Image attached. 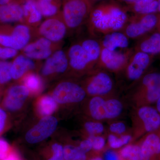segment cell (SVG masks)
Returning a JSON list of instances; mask_svg holds the SVG:
<instances>
[{
	"label": "cell",
	"instance_id": "6da1fadb",
	"mask_svg": "<svg viewBox=\"0 0 160 160\" xmlns=\"http://www.w3.org/2000/svg\"><path fill=\"white\" fill-rule=\"evenodd\" d=\"M128 12L126 6L116 0H103L95 4L86 24L90 36L96 38L122 31L129 20Z\"/></svg>",
	"mask_w": 160,
	"mask_h": 160
},
{
	"label": "cell",
	"instance_id": "7a4b0ae2",
	"mask_svg": "<svg viewBox=\"0 0 160 160\" xmlns=\"http://www.w3.org/2000/svg\"><path fill=\"white\" fill-rule=\"evenodd\" d=\"M101 50L99 41L91 36L75 41L66 50L69 68L83 72L97 66Z\"/></svg>",
	"mask_w": 160,
	"mask_h": 160
},
{
	"label": "cell",
	"instance_id": "3957f363",
	"mask_svg": "<svg viewBox=\"0 0 160 160\" xmlns=\"http://www.w3.org/2000/svg\"><path fill=\"white\" fill-rule=\"evenodd\" d=\"M36 28H31L22 23L14 26L1 24L0 45L22 50L27 44L38 38Z\"/></svg>",
	"mask_w": 160,
	"mask_h": 160
},
{
	"label": "cell",
	"instance_id": "277c9868",
	"mask_svg": "<svg viewBox=\"0 0 160 160\" xmlns=\"http://www.w3.org/2000/svg\"><path fill=\"white\" fill-rule=\"evenodd\" d=\"M138 82L133 95L137 105L139 107L156 103L160 96V72H147Z\"/></svg>",
	"mask_w": 160,
	"mask_h": 160
},
{
	"label": "cell",
	"instance_id": "5b68a950",
	"mask_svg": "<svg viewBox=\"0 0 160 160\" xmlns=\"http://www.w3.org/2000/svg\"><path fill=\"white\" fill-rule=\"evenodd\" d=\"M62 6L63 18L69 31L86 25L92 7L88 0H63Z\"/></svg>",
	"mask_w": 160,
	"mask_h": 160
},
{
	"label": "cell",
	"instance_id": "8992f818",
	"mask_svg": "<svg viewBox=\"0 0 160 160\" xmlns=\"http://www.w3.org/2000/svg\"><path fill=\"white\" fill-rule=\"evenodd\" d=\"M158 16L159 13L133 14L121 31L129 38H141L156 29Z\"/></svg>",
	"mask_w": 160,
	"mask_h": 160
},
{
	"label": "cell",
	"instance_id": "52a82bcc",
	"mask_svg": "<svg viewBox=\"0 0 160 160\" xmlns=\"http://www.w3.org/2000/svg\"><path fill=\"white\" fill-rule=\"evenodd\" d=\"M123 108L119 100L115 98L105 100L102 96L93 97L89 104L91 117L98 121L115 118L119 116Z\"/></svg>",
	"mask_w": 160,
	"mask_h": 160
},
{
	"label": "cell",
	"instance_id": "ba28073f",
	"mask_svg": "<svg viewBox=\"0 0 160 160\" xmlns=\"http://www.w3.org/2000/svg\"><path fill=\"white\" fill-rule=\"evenodd\" d=\"M69 31L61 10L53 16L46 18L36 28L38 38H46L54 42H63Z\"/></svg>",
	"mask_w": 160,
	"mask_h": 160
},
{
	"label": "cell",
	"instance_id": "9c48e42d",
	"mask_svg": "<svg viewBox=\"0 0 160 160\" xmlns=\"http://www.w3.org/2000/svg\"><path fill=\"white\" fill-rule=\"evenodd\" d=\"M134 51L132 49L110 51L102 47L97 66L112 72L123 71Z\"/></svg>",
	"mask_w": 160,
	"mask_h": 160
},
{
	"label": "cell",
	"instance_id": "30bf717a",
	"mask_svg": "<svg viewBox=\"0 0 160 160\" xmlns=\"http://www.w3.org/2000/svg\"><path fill=\"white\" fill-rule=\"evenodd\" d=\"M63 42H54L40 37L29 42L22 50V54L35 61L46 60L55 52L61 49Z\"/></svg>",
	"mask_w": 160,
	"mask_h": 160
},
{
	"label": "cell",
	"instance_id": "8fae6325",
	"mask_svg": "<svg viewBox=\"0 0 160 160\" xmlns=\"http://www.w3.org/2000/svg\"><path fill=\"white\" fill-rule=\"evenodd\" d=\"M86 95V90L82 87L70 81L58 84L52 93L54 100L61 104L79 102L85 98Z\"/></svg>",
	"mask_w": 160,
	"mask_h": 160
},
{
	"label": "cell",
	"instance_id": "7c38bea8",
	"mask_svg": "<svg viewBox=\"0 0 160 160\" xmlns=\"http://www.w3.org/2000/svg\"><path fill=\"white\" fill-rule=\"evenodd\" d=\"M153 57L134 50L123 70H125L127 79L131 82H138L146 73L152 62Z\"/></svg>",
	"mask_w": 160,
	"mask_h": 160
},
{
	"label": "cell",
	"instance_id": "4fadbf2b",
	"mask_svg": "<svg viewBox=\"0 0 160 160\" xmlns=\"http://www.w3.org/2000/svg\"><path fill=\"white\" fill-rule=\"evenodd\" d=\"M136 114L140 134L160 131V114L156 108L150 106H139Z\"/></svg>",
	"mask_w": 160,
	"mask_h": 160
},
{
	"label": "cell",
	"instance_id": "5bb4252c",
	"mask_svg": "<svg viewBox=\"0 0 160 160\" xmlns=\"http://www.w3.org/2000/svg\"><path fill=\"white\" fill-rule=\"evenodd\" d=\"M114 87V82L109 73L97 72L87 81L86 92L92 96H102L108 94Z\"/></svg>",
	"mask_w": 160,
	"mask_h": 160
},
{
	"label": "cell",
	"instance_id": "9a60e30c",
	"mask_svg": "<svg viewBox=\"0 0 160 160\" xmlns=\"http://www.w3.org/2000/svg\"><path fill=\"white\" fill-rule=\"evenodd\" d=\"M58 120L52 116L45 117L27 132L26 139L28 142L34 144L49 137L56 129Z\"/></svg>",
	"mask_w": 160,
	"mask_h": 160
},
{
	"label": "cell",
	"instance_id": "2e32d148",
	"mask_svg": "<svg viewBox=\"0 0 160 160\" xmlns=\"http://www.w3.org/2000/svg\"><path fill=\"white\" fill-rule=\"evenodd\" d=\"M69 68V60L66 51L60 49L46 59L42 67L44 76L63 73Z\"/></svg>",
	"mask_w": 160,
	"mask_h": 160
},
{
	"label": "cell",
	"instance_id": "e0dca14e",
	"mask_svg": "<svg viewBox=\"0 0 160 160\" xmlns=\"http://www.w3.org/2000/svg\"><path fill=\"white\" fill-rule=\"evenodd\" d=\"M29 92L24 85H16L9 88L4 101L6 109L11 111L20 109L24 104Z\"/></svg>",
	"mask_w": 160,
	"mask_h": 160
},
{
	"label": "cell",
	"instance_id": "ac0fdd59",
	"mask_svg": "<svg viewBox=\"0 0 160 160\" xmlns=\"http://www.w3.org/2000/svg\"><path fill=\"white\" fill-rule=\"evenodd\" d=\"M143 160H156L160 152V131L146 134L141 146Z\"/></svg>",
	"mask_w": 160,
	"mask_h": 160
},
{
	"label": "cell",
	"instance_id": "d6986e66",
	"mask_svg": "<svg viewBox=\"0 0 160 160\" xmlns=\"http://www.w3.org/2000/svg\"><path fill=\"white\" fill-rule=\"evenodd\" d=\"M134 49L152 56L160 54V33L157 31H152L144 36L141 38Z\"/></svg>",
	"mask_w": 160,
	"mask_h": 160
},
{
	"label": "cell",
	"instance_id": "ffe728a7",
	"mask_svg": "<svg viewBox=\"0 0 160 160\" xmlns=\"http://www.w3.org/2000/svg\"><path fill=\"white\" fill-rule=\"evenodd\" d=\"M22 7L24 15L22 24L31 28H38L42 22L43 16L38 8L36 0H26Z\"/></svg>",
	"mask_w": 160,
	"mask_h": 160
},
{
	"label": "cell",
	"instance_id": "44dd1931",
	"mask_svg": "<svg viewBox=\"0 0 160 160\" xmlns=\"http://www.w3.org/2000/svg\"><path fill=\"white\" fill-rule=\"evenodd\" d=\"M103 48L115 51L117 49H127L129 46V38L122 31L111 32L104 36L100 41Z\"/></svg>",
	"mask_w": 160,
	"mask_h": 160
},
{
	"label": "cell",
	"instance_id": "7402d4cb",
	"mask_svg": "<svg viewBox=\"0 0 160 160\" xmlns=\"http://www.w3.org/2000/svg\"><path fill=\"white\" fill-rule=\"evenodd\" d=\"M24 12L22 5H0V25L22 22Z\"/></svg>",
	"mask_w": 160,
	"mask_h": 160
},
{
	"label": "cell",
	"instance_id": "603a6c76",
	"mask_svg": "<svg viewBox=\"0 0 160 160\" xmlns=\"http://www.w3.org/2000/svg\"><path fill=\"white\" fill-rule=\"evenodd\" d=\"M34 61L22 54L17 56L12 62L11 72L12 78L19 79L28 72L34 69L36 67Z\"/></svg>",
	"mask_w": 160,
	"mask_h": 160
},
{
	"label": "cell",
	"instance_id": "cb8c5ba5",
	"mask_svg": "<svg viewBox=\"0 0 160 160\" xmlns=\"http://www.w3.org/2000/svg\"><path fill=\"white\" fill-rule=\"evenodd\" d=\"M125 6L128 11L133 14L158 13V0H142L134 4Z\"/></svg>",
	"mask_w": 160,
	"mask_h": 160
},
{
	"label": "cell",
	"instance_id": "d4e9b609",
	"mask_svg": "<svg viewBox=\"0 0 160 160\" xmlns=\"http://www.w3.org/2000/svg\"><path fill=\"white\" fill-rule=\"evenodd\" d=\"M41 14L44 17H51L57 14L61 10V0H36Z\"/></svg>",
	"mask_w": 160,
	"mask_h": 160
},
{
	"label": "cell",
	"instance_id": "484cf974",
	"mask_svg": "<svg viewBox=\"0 0 160 160\" xmlns=\"http://www.w3.org/2000/svg\"><path fill=\"white\" fill-rule=\"evenodd\" d=\"M22 81L23 85L28 89L29 92L35 94L42 90V80L38 75L33 72H27L23 77Z\"/></svg>",
	"mask_w": 160,
	"mask_h": 160
},
{
	"label": "cell",
	"instance_id": "4316f807",
	"mask_svg": "<svg viewBox=\"0 0 160 160\" xmlns=\"http://www.w3.org/2000/svg\"><path fill=\"white\" fill-rule=\"evenodd\" d=\"M57 108L56 101L53 97L45 96L40 98L38 103V109L43 116H49Z\"/></svg>",
	"mask_w": 160,
	"mask_h": 160
},
{
	"label": "cell",
	"instance_id": "83f0119b",
	"mask_svg": "<svg viewBox=\"0 0 160 160\" xmlns=\"http://www.w3.org/2000/svg\"><path fill=\"white\" fill-rule=\"evenodd\" d=\"M121 156L127 160H143L141 146L135 145L125 146L120 152Z\"/></svg>",
	"mask_w": 160,
	"mask_h": 160
},
{
	"label": "cell",
	"instance_id": "f1b7e54d",
	"mask_svg": "<svg viewBox=\"0 0 160 160\" xmlns=\"http://www.w3.org/2000/svg\"><path fill=\"white\" fill-rule=\"evenodd\" d=\"M63 152L66 160H86V153L79 147L68 145L64 147Z\"/></svg>",
	"mask_w": 160,
	"mask_h": 160
},
{
	"label": "cell",
	"instance_id": "f546056e",
	"mask_svg": "<svg viewBox=\"0 0 160 160\" xmlns=\"http://www.w3.org/2000/svg\"><path fill=\"white\" fill-rule=\"evenodd\" d=\"M132 136L130 135H125L118 137L114 134H109L108 142L109 146L112 149H118L126 146L131 141Z\"/></svg>",
	"mask_w": 160,
	"mask_h": 160
},
{
	"label": "cell",
	"instance_id": "4dcf8cb0",
	"mask_svg": "<svg viewBox=\"0 0 160 160\" xmlns=\"http://www.w3.org/2000/svg\"><path fill=\"white\" fill-rule=\"evenodd\" d=\"M12 62L0 60V84H5L12 79L11 72Z\"/></svg>",
	"mask_w": 160,
	"mask_h": 160
},
{
	"label": "cell",
	"instance_id": "1f68e13d",
	"mask_svg": "<svg viewBox=\"0 0 160 160\" xmlns=\"http://www.w3.org/2000/svg\"><path fill=\"white\" fill-rule=\"evenodd\" d=\"M85 128L90 135L101 134L104 130V126L100 122H87L85 124Z\"/></svg>",
	"mask_w": 160,
	"mask_h": 160
},
{
	"label": "cell",
	"instance_id": "d6a6232c",
	"mask_svg": "<svg viewBox=\"0 0 160 160\" xmlns=\"http://www.w3.org/2000/svg\"><path fill=\"white\" fill-rule=\"evenodd\" d=\"M18 50L0 45V59L6 60L16 56Z\"/></svg>",
	"mask_w": 160,
	"mask_h": 160
},
{
	"label": "cell",
	"instance_id": "836d02e7",
	"mask_svg": "<svg viewBox=\"0 0 160 160\" xmlns=\"http://www.w3.org/2000/svg\"><path fill=\"white\" fill-rule=\"evenodd\" d=\"M88 139L91 141L92 148L96 150H101L106 144L105 139L100 136L91 135Z\"/></svg>",
	"mask_w": 160,
	"mask_h": 160
},
{
	"label": "cell",
	"instance_id": "e575fe53",
	"mask_svg": "<svg viewBox=\"0 0 160 160\" xmlns=\"http://www.w3.org/2000/svg\"><path fill=\"white\" fill-rule=\"evenodd\" d=\"M52 149L53 156L48 160H64V152L62 146L55 144L52 146Z\"/></svg>",
	"mask_w": 160,
	"mask_h": 160
},
{
	"label": "cell",
	"instance_id": "d590c367",
	"mask_svg": "<svg viewBox=\"0 0 160 160\" xmlns=\"http://www.w3.org/2000/svg\"><path fill=\"white\" fill-rule=\"evenodd\" d=\"M109 130L112 133L117 134H122L126 131V125L122 122L112 123L109 127Z\"/></svg>",
	"mask_w": 160,
	"mask_h": 160
},
{
	"label": "cell",
	"instance_id": "8d00e7d4",
	"mask_svg": "<svg viewBox=\"0 0 160 160\" xmlns=\"http://www.w3.org/2000/svg\"><path fill=\"white\" fill-rule=\"evenodd\" d=\"M10 147L7 141L0 138V160H2L10 153Z\"/></svg>",
	"mask_w": 160,
	"mask_h": 160
},
{
	"label": "cell",
	"instance_id": "74e56055",
	"mask_svg": "<svg viewBox=\"0 0 160 160\" xmlns=\"http://www.w3.org/2000/svg\"><path fill=\"white\" fill-rule=\"evenodd\" d=\"M80 149L85 153L88 152L92 148V144L89 139L85 140L82 141L79 146Z\"/></svg>",
	"mask_w": 160,
	"mask_h": 160
},
{
	"label": "cell",
	"instance_id": "f35d334b",
	"mask_svg": "<svg viewBox=\"0 0 160 160\" xmlns=\"http://www.w3.org/2000/svg\"><path fill=\"white\" fill-rule=\"evenodd\" d=\"M103 160H119V158L115 152L109 150L105 152Z\"/></svg>",
	"mask_w": 160,
	"mask_h": 160
},
{
	"label": "cell",
	"instance_id": "ab89813d",
	"mask_svg": "<svg viewBox=\"0 0 160 160\" xmlns=\"http://www.w3.org/2000/svg\"><path fill=\"white\" fill-rule=\"evenodd\" d=\"M6 117V112L0 108V133L2 132L5 127Z\"/></svg>",
	"mask_w": 160,
	"mask_h": 160
},
{
	"label": "cell",
	"instance_id": "60d3db41",
	"mask_svg": "<svg viewBox=\"0 0 160 160\" xmlns=\"http://www.w3.org/2000/svg\"><path fill=\"white\" fill-rule=\"evenodd\" d=\"M25 2V0H0V5L13 4L23 5Z\"/></svg>",
	"mask_w": 160,
	"mask_h": 160
},
{
	"label": "cell",
	"instance_id": "b9f144b4",
	"mask_svg": "<svg viewBox=\"0 0 160 160\" xmlns=\"http://www.w3.org/2000/svg\"><path fill=\"white\" fill-rule=\"evenodd\" d=\"M2 160H21L19 158L18 155L14 152H10L6 158Z\"/></svg>",
	"mask_w": 160,
	"mask_h": 160
},
{
	"label": "cell",
	"instance_id": "7bdbcfd3",
	"mask_svg": "<svg viewBox=\"0 0 160 160\" xmlns=\"http://www.w3.org/2000/svg\"><path fill=\"white\" fill-rule=\"evenodd\" d=\"M142 0H118L120 2L125 3L126 5H132L134 3L138 2Z\"/></svg>",
	"mask_w": 160,
	"mask_h": 160
},
{
	"label": "cell",
	"instance_id": "ee69618b",
	"mask_svg": "<svg viewBox=\"0 0 160 160\" xmlns=\"http://www.w3.org/2000/svg\"><path fill=\"white\" fill-rule=\"evenodd\" d=\"M156 104V108L157 109L158 112H159L160 114V96L158 99L157 101Z\"/></svg>",
	"mask_w": 160,
	"mask_h": 160
},
{
	"label": "cell",
	"instance_id": "f6af8a7d",
	"mask_svg": "<svg viewBox=\"0 0 160 160\" xmlns=\"http://www.w3.org/2000/svg\"><path fill=\"white\" fill-rule=\"evenodd\" d=\"M157 31L158 32L160 33V13H159L158 19V22L157 26Z\"/></svg>",
	"mask_w": 160,
	"mask_h": 160
},
{
	"label": "cell",
	"instance_id": "bcb514c9",
	"mask_svg": "<svg viewBox=\"0 0 160 160\" xmlns=\"http://www.w3.org/2000/svg\"><path fill=\"white\" fill-rule=\"evenodd\" d=\"M88 1H89V2L91 4L92 6H93L95 4L101 2V1H103V0H88Z\"/></svg>",
	"mask_w": 160,
	"mask_h": 160
},
{
	"label": "cell",
	"instance_id": "7dc6e473",
	"mask_svg": "<svg viewBox=\"0 0 160 160\" xmlns=\"http://www.w3.org/2000/svg\"><path fill=\"white\" fill-rule=\"evenodd\" d=\"M158 13H160V0H158Z\"/></svg>",
	"mask_w": 160,
	"mask_h": 160
},
{
	"label": "cell",
	"instance_id": "c3c4849f",
	"mask_svg": "<svg viewBox=\"0 0 160 160\" xmlns=\"http://www.w3.org/2000/svg\"><path fill=\"white\" fill-rule=\"evenodd\" d=\"M91 160H103L101 158L97 157V158H92V159H91Z\"/></svg>",
	"mask_w": 160,
	"mask_h": 160
},
{
	"label": "cell",
	"instance_id": "681fc988",
	"mask_svg": "<svg viewBox=\"0 0 160 160\" xmlns=\"http://www.w3.org/2000/svg\"><path fill=\"white\" fill-rule=\"evenodd\" d=\"M158 158H159V160H160V152Z\"/></svg>",
	"mask_w": 160,
	"mask_h": 160
},
{
	"label": "cell",
	"instance_id": "f907efd6",
	"mask_svg": "<svg viewBox=\"0 0 160 160\" xmlns=\"http://www.w3.org/2000/svg\"><path fill=\"white\" fill-rule=\"evenodd\" d=\"M25 1H26V0H25Z\"/></svg>",
	"mask_w": 160,
	"mask_h": 160
}]
</instances>
